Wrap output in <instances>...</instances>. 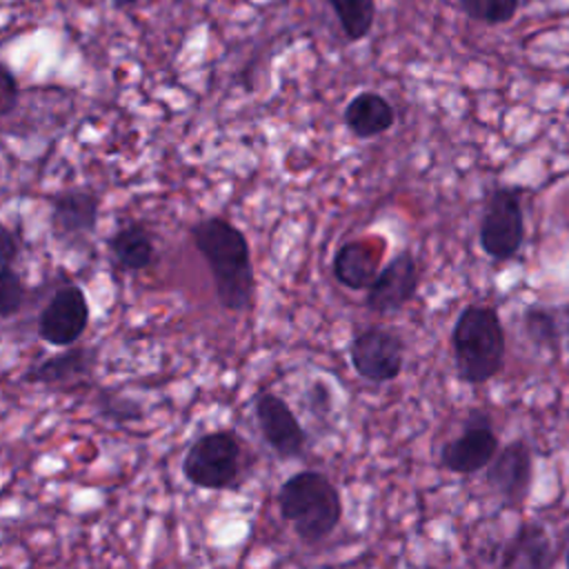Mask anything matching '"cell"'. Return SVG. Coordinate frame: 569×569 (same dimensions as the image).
I'll return each mask as SVG.
<instances>
[{"mask_svg": "<svg viewBox=\"0 0 569 569\" xmlns=\"http://www.w3.org/2000/svg\"><path fill=\"white\" fill-rule=\"evenodd\" d=\"M191 240L204 258L218 302L227 311H249L256 296V273L247 236L224 218H204L191 227Z\"/></svg>", "mask_w": 569, "mask_h": 569, "instance_id": "6da1fadb", "label": "cell"}, {"mask_svg": "<svg viewBox=\"0 0 569 569\" xmlns=\"http://www.w3.org/2000/svg\"><path fill=\"white\" fill-rule=\"evenodd\" d=\"M276 505L282 520L291 525L296 538L307 547L325 542L342 520L338 487L327 473L313 469L289 476L276 493Z\"/></svg>", "mask_w": 569, "mask_h": 569, "instance_id": "7a4b0ae2", "label": "cell"}, {"mask_svg": "<svg viewBox=\"0 0 569 569\" xmlns=\"http://www.w3.org/2000/svg\"><path fill=\"white\" fill-rule=\"evenodd\" d=\"M453 367L462 382L485 385L496 378L507 358V336L491 305H467L451 329Z\"/></svg>", "mask_w": 569, "mask_h": 569, "instance_id": "3957f363", "label": "cell"}, {"mask_svg": "<svg viewBox=\"0 0 569 569\" xmlns=\"http://www.w3.org/2000/svg\"><path fill=\"white\" fill-rule=\"evenodd\" d=\"M480 249L496 262L518 256L525 242V211L520 187H493L485 200L480 229Z\"/></svg>", "mask_w": 569, "mask_h": 569, "instance_id": "277c9868", "label": "cell"}, {"mask_svg": "<svg viewBox=\"0 0 569 569\" xmlns=\"http://www.w3.org/2000/svg\"><path fill=\"white\" fill-rule=\"evenodd\" d=\"M242 442L233 431L200 436L182 460L184 478L200 489H229L238 482Z\"/></svg>", "mask_w": 569, "mask_h": 569, "instance_id": "5b68a950", "label": "cell"}, {"mask_svg": "<svg viewBox=\"0 0 569 569\" xmlns=\"http://www.w3.org/2000/svg\"><path fill=\"white\" fill-rule=\"evenodd\" d=\"M498 447L500 438L493 431L491 416L476 407L467 413L462 431L440 447L438 465L451 473L469 476L482 471Z\"/></svg>", "mask_w": 569, "mask_h": 569, "instance_id": "8992f818", "label": "cell"}, {"mask_svg": "<svg viewBox=\"0 0 569 569\" xmlns=\"http://www.w3.org/2000/svg\"><path fill=\"white\" fill-rule=\"evenodd\" d=\"M349 360L356 373L369 382H393L405 367V340L387 327H367L349 342Z\"/></svg>", "mask_w": 569, "mask_h": 569, "instance_id": "52a82bcc", "label": "cell"}, {"mask_svg": "<svg viewBox=\"0 0 569 569\" xmlns=\"http://www.w3.org/2000/svg\"><path fill=\"white\" fill-rule=\"evenodd\" d=\"M487 487L502 500L507 509H520L533 485V451L525 438H516L498 447L485 467Z\"/></svg>", "mask_w": 569, "mask_h": 569, "instance_id": "ba28073f", "label": "cell"}, {"mask_svg": "<svg viewBox=\"0 0 569 569\" xmlns=\"http://www.w3.org/2000/svg\"><path fill=\"white\" fill-rule=\"evenodd\" d=\"M420 287V264L409 249L385 262L365 289V307L378 316L396 313L407 307Z\"/></svg>", "mask_w": 569, "mask_h": 569, "instance_id": "9c48e42d", "label": "cell"}, {"mask_svg": "<svg viewBox=\"0 0 569 569\" xmlns=\"http://www.w3.org/2000/svg\"><path fill=\"white\" fill-rule=\"evenodd\" d=\"M253 416L269 449L280 460H296L307 451V431L289 402L271 391L258 393L253 402Z\"/></svg>", "mask_w": 569, "mask_h": 569, "instance_id": "30bf717a", "label": "cell"}, {"mask_svg": "<svg viewBox=\"0 0 569 569\" xmlns=\"http://www.w3.org/2000/svg\"><path fill=\"white\" fill-rule=\"evenodd\" d=\"M87 322L89 307L84 293L78 287H64L49 300V305L40 313L38 333L49 345L67 347L82 336Z\"/></svg>", "mask_w": 569, "mask_h": 569, "instance_id": "8fae6325", "label": "cell"}, {"mask_svg": "<svg viewBox=\"0 0 569 569\" xmlns=\"http://www.w3.org/2000/svg\"><path fill=\"white\" fill-rule=\"evenodd\" d=\"M505 569H549L556 565V553L545 525L529 520L502 545L496 560Z\"/></svg>", "mask_w": 569, "mask_h": 569, "instance_id": "7c38bea8", "label": "cell"}, {"mask_svg": "<svg viewBox=\"0 0 569 569\" xmlns=\"http://www.w3.org/2000/svg\"><path fill=\"white\" fill-rule=\"evenodd\" d=\"M385 251V249H382ZM380 244L371 240H347L338 247L333 256V278L351 289V291H365L371 280L376 278L380 264Z\"/></svg>", "mask_w": 569, "mask_h": 569, "instance_id": "4fadbf2b", "label": "cell"}, {"mask_svg": "<svg viewBox=\"0 0 569 569\" xmlns=\"http://www.w3.org/2000/svg\"><path fill=\"white\" fill-rule=\"evenodd\" d=\"M98 220V198L89 191H67L53 198L51 227L60 240H78L93 231Z\"/></svg>", "mask_w": 569, "mask_h": 569, "instance_id": "5bb4252c", "label": "cell"}, {"mask_svg": "<svg viewBox=\"0 0 569 569\" xmlns=\"http://www.w3.org/2000/svg\"><path fill=\"white\" fill-rule=\"evenodd\" d=\"M342 120L356 138L371 140L393 127L396 111L385 96L376 91H360L347 102Z\"/></svg>", "mask_w": 569, "mask_h": 569, "instance_id": "9a60e30c", "label": "cell"}, {"mask_svg": "<svg viewBox=\"0 0 569 569\" xmlns=\"http://www.w3.org/2000/svg\"><path fill=\"white\" fill-rule=\"evenodd\" d=\"M116 260L129 269L140 271L151 264L153 260V242L142 224H127L122 227L109 242Z\"/></svg>", "mask_w": 569, "mask_h": 569, "instance_id": "2e32d148", "label": "cell"}, {"mask_svg": "<svg viewBox=\"0 0 569 569\" xmlns=\"http://www.w3.org/2000/svg\"><path fill=\"white\" fill-rule=\"evenodd\" d=\"M522 329L527 340L542 351H551L558 353L560 351V322L556 311L542 307V305H529L522 311Z\"/></svg>", "mask_w": 569, "mask_h": 569, "instance_id": "e0dca14e", "label": "cell"}, {"mask_svg": "<svg viewBox=\"0 0 569 569\" xmlns=\"http://www.w3.org/2000/svg\"><path fill=\"white\" fill-rule=\"evenodd\" d=\"M347 40L358 42L371 33L376 20V0H327Z\"/></svg>", "mask_w": 569, "mask_h": 569, "instance_id": "ac0fdd59", "label": "cell"}, {"mask_svg": "<svg viewBox=\"0 0 569 569\" xmlns=\"http://www.w3.org/2000/svg\"><path fill=\"white\" fill-rule=\"evenodd\" d=\"M89 369V360H87V351L82 349H73L67 353H60L47 362H42L40 367H36L33 371H29L27 380L33 382H44V385H53V382H62L69 380L76 373H82Z\"/></svg>", "mask_w": 569, "mask_h": 569, "instance_id": "d6986e66", "label": "cell"}, {"mask_svg": "<svg viewBox=\"0 0 569 569\" xmlns=\"http://www.w3.org/2000/svg\"><path fill=\"white\" fill-rule=\"evenodd\" d=\"M460 9L476 22L485 24H505L509 22L516 11L520 0H458Z\"/></svg>", "mask_w": 569, "mask_h": 569, "instance_id": "ffe728a7", "label": "cell"}, {"mask_svg": "<svg viewBox=\"0 0 569 569\" xmlns=\"http://www.w3.org/2000/svg\"><path fill=\"white\" fill-rule=\"evenodd\" d=\"M22 305V284L16 271L0 267V318L13 316Z\"/></svg>", "mask_w": 569, "mask_h": 569, "instance_id": "44dd1931", "label": "cell"}, {"mask_svg": "<svg viewBox=\"0 0 569 569\" xmlns=\"http://www.w3.org/2000/svg\"><path fill=\"white\" fill-rule=\"evenodd\" d=\"M18 96L20 89L13 71L7 64H0V116H7L16 109Z\"/></svg>", "mask_w": 569, "mask_h": 569, "instance_id": "7402d4cb", "label": "cell"}, {"mask_svg": "<svg viewBox=\"0 0 569 569\" xmlns=\"http://www.w3.org/2000/svg\"><path fill=\"white\" fill-rule=\"evenodd\" d=\"M18 253V244H16V238L13 233L0 224V267H7Z\"/></svg>", "mask_w": 569, "mask_h": 569, "instance_id": "603a6c76", "label": "cell"}, {"mask_svg": "<svg viewBox=\"0 0 569 569\" xmlns=\"http://www.w3.org/2000/svg\"><path fill=\"white\" fill-rule=\"evenodd\" d=\"M309 398H311L313 411H331V393L327 391V387L322 382H316L309 389Z\"/></svg>", "mask_w": 569, "mask_h": 569, "instance_id": "cb8c5ba5", "label": "cell"}, {"mask_svg": "<svg viewBox=\"0 0 569 569\" xmlns=\"http://www.w3.org/2000/svg\"><path fill=\"white\" fill-rule=\"evenodd\" d=\"M140 0H111V4L116 7V9H120V11H124V9H131V7H136Z\"/></svg>", "mask_w": 569, "mask_h": 569, "instance_id": "d4e9b609", "label": "cell"}, {"mask_svg": "<svg viewBox=\"0 0 569 569\" xmlns=\"http://www.w3.org/2000/svg\"><path fill=\"white\" fill-rule=\"evenodd\" d=\"M565 565L569 567V540H567V551H565Z\"/></svg>", "mask_w": 569, "mask_h": 569, "instance_id": "484cf974", "label": "cell"}]
</instances>
